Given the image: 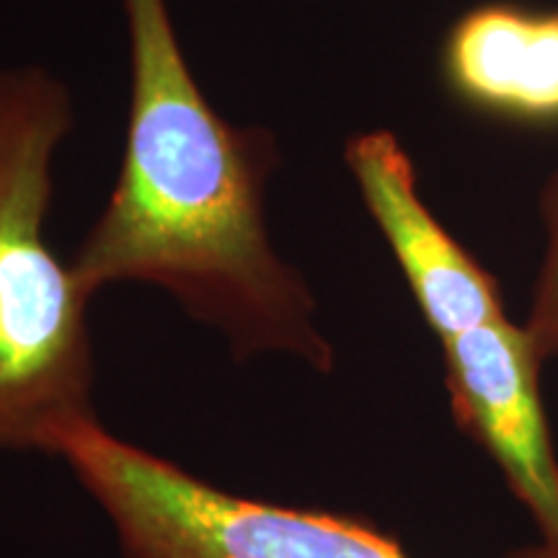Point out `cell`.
<instances>
[{
	"label": "cell",
	"mask_w": 558,
	"mask_h": 558,
	"mask_svg": "<svg viewBox=\"0 0 558 558\" xmlns=\"http://www.w3.org/2000/svg\"><path fill=\"white\" fill-rule=\"evenodd\" d=\"M130 107L114 190L70 269L88 298L153 284L228 341L239 360L292 354L318 373L333 347L318 300L269 235L275 132L228 122L181 50L169 0H122Z\"/></svg>",
	"instance_id": "1"
},
{
	"label": "cell",
	"mask_w": 558,
	"mask_h": 558,
	"mask_svg": "<svg viewBox=\"0 0 558 558\" xmlns=\"http://www.w3.org/2000/svg\"><path fill=\"white\" fill-rule=\"evenodd\" d=\"M75 128L68 83L0 68V452H58L94 416L90 298L45 239L54 158Z\"/></svg>",
	"instance_id": "2"
},
{
	"label": "cell",
	"mask_w": 558,
	"mask_h": 558,
	"mask_svg": "<svg viewBox=\"0 0 558 558\" xmlns=\"http://www.w3.org/2000/svg\"><path fill=\"white\" fill-rule=\"evenodd\" d=\"M54 456L107 509L130 558H411L373 522L235 497L109 435L96 416Z\"/></svg>",
	"instance_id": "3"
},
{
	"label": "cell",
	"mask_w": 558,
	"mask_h": 558,
	"mask_svg": "<svg viewBox=\"0 0 558 558\" xmlns=\"http://www.w3.org/2000/svg\"><path fill=\"white\" fill-rule=\"evenodd\" d=\"M452 418L488 452L509 492L558 548V458L541 396L543 360L525 326L501 316L442 341Z\"/></svg>",
	"instance_id": "4"
},
{
	"label": "cell",
	"mask_w": 558,
	"mask_h": 558,
	"mask_svg": "<svg viewBox=\"0 0 558 558\" xmlns=\"http://www.w3.org/2000/svg\"><path fill=\"white\" fill-rule=\"evenodd\" d=\"M344 166L439 341L507 316L497 277L424 202L414 160L396 132L352 135L344 143Z\"/></svg>",
	"instance_id": "5"
},
{
	"label": "cell",
	"mask_w": 558,
	"mask_h": 558,
	"mask_svg": "<svg viewBox=\"0 0 558 558\" xmlns=\"http://www.w3.org/2000/svg\"><path fill=\"white\" fill-rule=\"evenodd\" d=\"M439 75L473 111L527 124L558 122V11L473 5L439 47Z\"/></svg>",
	"instance_id": "6"
},
{
	"label": "cell",
	"mask_w": 558,
	"mask_h": 558,
	"mask_svg": "<svg viewBox=\"0 0 558 558\" xmlns=\"http://www.w3.org/2000/svg\"><path fill=\"white\" fill-rule=\"evenodd\" d=\"M538 218L543 254L522 326L538 349L541 360L548 362L558 357V171L550 173L538 194Z\"/></svg>",
	"instance_id": "7"
}]
</instances>
